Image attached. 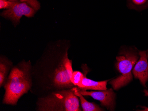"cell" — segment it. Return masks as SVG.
<instances>
[{"mask_svg":"<svg viewBox=\"0 0 148 111\" xmlns=\"http://www.w3.org/2000/svg\"><path fill=\"white\" fill-rule=\"evenodd\" d=\"M30 69L29 62H24L12 68L5 84L3 103L15 105L19 98L30 89Z\"/></svg>","mask_w":148,"mask_h":111,"instance_id":"cell-1","label":"cell"},{"mask_svg":"<svg viewBox=\"0 0 148 111\" xmlns=\"http://www.w3.org/2000/svg\"><path fill=\"white\" fill-rule=\"evenodd\" d=\"M38 105L39 111H81L79 99L72 88L51 93L39 99Z\"/></svg>","mask_w":148,"mask_h":111,"instance_id":"cell-2","label":"cell"},{"mask_svg":"<svg viewBox=\"0 0 148 111\" xmlns=\"http://www.w3.org/2000/svg\"><path fill=\"white\" fill-rule=\"evenodd\" d=\"M139 56L132 50L123 49L116 57V68L121 75L113 79L110 84L115 90L123 87L129 83L133 79L132 70L137 63Z\"/></svg>","mask_w":148,"mask_h":111,"instance_id":"cell-3","label":"cell"},{"mask_svg":"<svg viewBox=\"0 0 148 111\" xmlns=\"http://www.w3.org/2000/svg\"><path fill=\"white\" fill-rule=\"evenodd\" d=\"M73 72L72 62L68 58L66 51L61 63L52 74V86L60 89L72 87L74 86L71 82Z\"/></svg>","mask_w":148,"mask_h":111,"instance_id":"cell-4","label":"cell"},{"mask_svg":"<svg viewBox=\"0 0 148 111\" xmlns=\"http://www.w3.org/2000/svg\"><path fill=\"white\" fill-rule=\"evenodd\" d=\"M36 11L26 2L15 1L11 7L4 11L1 15L5 18L10 19L15 25L20 23V19L23 16L27 17H32Z\"/></svg>","mask_w":148,"mask_h":111,"instance_id":"cell-5","label":"cell"},{"mask_svg":"<svg viewBox=\"0 0 148 111\" xmlns=\"http://www.w3.org/2000/svg\"><path fill=\"white\" fill-rule=\"evenodd\" d=\"M79 91L83 96H90L95 100L100 102L103 106L107 109L113 111L115 105V93L112 89L98 91H87L79 89Z\"/></svg>","mask_w":148,"mask_h":111,"instance_id":"cell-6","label":"cell"},{"mask_svg":"<svg viewBox=\"0 0 148 111\" xmlns=\"http://www.w3.org/2000/svg\"><path fill=\"white\" fill-rule=\"evenodd\" d=\"M140 59L135 64L133 69V75L136 79H139L140 83L145 86L148 80V62L147 52L145 50L139 51Z\"/></svg>","mask_w":148,"mask_h":111,"instance_id":"cell-7","label":"cell"},{"mask_svg":"<svg viewBox=\"0 0 148 111\" xmlns=\"http://www.w3.org/2000/svg\"><path fill=\"white\" fill-rule=\"evenodd\" d=\"M108 82V80L96 82L88 79L84 76L82 82L78 87L79 89L82 90H86L88 89L98 91L105 90L107 89L106 85Z\"/></svg>","mask_w":148,"mask_h":111,"instance_id":"cell-8","label":"cell"},{"mask_svg":"<svg viewBox=\"0 0 148 111\" xmlns=\"http://www.w3.org/2000/svg\"><path fill=\"white\" fill-rule=\"evenodd\" d=\"M74 93L76 96L79 98L81 104L84 111H103V109L100 108L97 104L94 103L86 101L84 97L79 91V89L76 87L72 88Z\"/></svg>","mask_w":148,"mask_h":111,"instance_id":"cell-9","label":"cell"},{"mask_svg":"<svg viewBox=\"0 0 148 111\" xmlns=\"http://www.w3.org/2000/svg\"><path fill=\"white\" fill-rule=\"evenodd\" d=\"M127 6L130 10H143L148 8V0H127Z\"/></svg>","mask_w":148,"mask_h":111,"instance_id":"cell-10","label":"cell"},{"mask_svg":"<svg viewBox=\"0 0 148 111\" xmlns=\"http://www.w3.org/2000/svg\"><path fill=\"white\" fill-rule=\"evenodd\" d=\"M10 63L5 61L1 58L0 63V86L1 87L4 85L5 82L6 78L10 69Z\"/></svg>","mask_w":148,"mask_h":111,"instance_id":"cell-11","label":"cell"},{"mask_svg":"<svg viewBox=\"0 0 148 111\" xmlns=\"http://www.w3.org/2000/svg\"><path fill=\"white\" fill-rule=\"evenodd\" d=\"M84 75L82 73L79 71L73 72L71 78V82L74 86H79L84 79Z\"/></svg>","mask_w":148,"mask_h":111,"instance_id":"cell-12","label":"cell"},{"mask_svg":"<svg viewBox=\"0 0 148 111\" xmlns=\"http://www.w3.org/2000/svg\"><path fill=\"white\" fill-rule=\"evenodd\" d=\"M20 1L22 2H26L27 3L36 11H38L40 7V3L37 0H20Z\"/></svg>","mask_w":148,"mask_h":111,"instance_id":"cell-13","label":"cell"},{"mask_svg":"<svg viewBox=\"0 0 148 111\" xmlns=\"http://www.w3.org/2000/svg\"><path fill=\"white\" fill-rule=\"evenodd\" d=\"M14 1H9L7 0H0V9H9L11 7Z\"/></svg>","mask_w":148,"mask_h":111,"instance_id":"cell-14","label":"cell"},{"mask_svg":"<svg viewBox=\"0 0 148 111\" xmlns=\"http://www.w3.org/2000/svg\"><path fill=\"white\" fill-rule=\"evenodd\" d=\"M144 93H145V96H146V97H148V91L146 89H145L144 90ZM142 108H143V109H142V110H140V111H148V108L146 107L145 106H142Z\"/></svg>","mask_w":148,"mask_h":111,"instance_id":"cell-15","label":"cell"},{"mask_svg":"<svg viewBox=\"0 0 148 111\" xmlns=\"http://www.w3.org/2000/svg\"><path fill=\"white\" fill-rule=\"evenodd\" d=\"M9 1H17V0H9Z\"/></svg>","mask_w":148,"mask_h":111,"instance_id":"cell-16","label":"cell"},{"mask_svg":"<svg viewBox=\"0 0 148 111\" xmlns=\"http://www.w3.org/2000/svg\"><path fill=\"white\" fill-rule=\"evenodd\" d=\"M147 58H148V51H147Z\"/></svg>","mask_w":148,"mask_h":111,"instance_id":"cell-17","label":"cell"}]
</instances>
